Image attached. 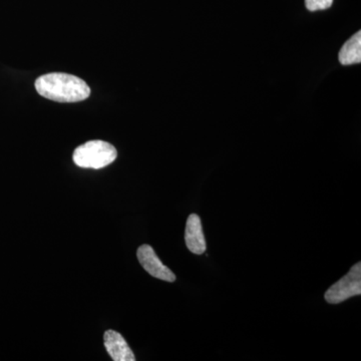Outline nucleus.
<instances>
[{
  "mask_svg": "<svg viewBox=\"0 0 361 361\" xmlns=\"http://www.w3.org/2000/svg\"><path fill=\"white\" fill-rule=\"evenodd\" d=\"M104 348L115 361H135L134 353L125 338L115 330H108L104 336Z\"/></svg>",
  "mask_w": 361,
  "mask_h": 361,
  "instance_id": "423d86ee",
  "label": "nucleus"
},
{
  "mask_svg": "<svg viewBox=\"0 0 361 361\" xmlns=\"http://www.w3.org/2000/svg\"><path fill=\"white\" fill-rule=\"evenodd\" d=\"M118 152L113 145L104 141H90L78 147L73 152L75 165L85 169H103L116 161Z\"/></svg>",
  "mask_w": 361,
  "mask_h": 361,
  "instance_id": "f03ea898",
  "label": "nucleus"
},
{
  "mask_svg": "<svg viewBox=\"0 0 361 361\" xmlns=\"http://www.w3.org/2000/svg\"><path fill=\"white\" fill-rule=\"evenodd\" d=\"M361 294V263H356L345 276L331 285L325 292L324 298L330 304H338Z\"/></svg>",
  "mask_w": 361,
  "mask_h": 361,
  "instance_id": "7ed1b4c3",
  "label": "nucleus"
},
{
  "mask_svg": "<svg viewBox=\"0 0 361 361\" xmlns=\"http://www.w3.org/2000/svg\"><path fill=\"white\" fill-rule=\"evenodd\" d=\"M185 242L187 248L196 255H202L207 250L205 236L200 217L197 214H192L187 220L185 230Z\"/></svg>",
  "mask_w": 361,
  "mask_h": 361,
  "instance_id": "39448f33",
  "label": "nucleus"
},
{
  "mask_svg": "<svg viewBox=\"0 0 361 361\" xmlns=\"http://www.w3.org/2000/svg\"><path fill=\"white\" fill-rule=\"evenodd\" d=\"M338 59L343 66L361 63V32H356L344 44L339 51Z\"/></svg>",
  "mask_w": 361,
  "mask_h": 361,
  "instance_id": "0eeeda50",
  "label": "nucleus"
},
{
  "mask_svg": "<svg viewBox=\"0 0 361 361\" xmlns=\"http://www.w3.org/2000/svg\"><path fill=\"white\" fill-rule=\"evenodd\" d=\"M40 96L58 103H78L90 96V87L82 78L63 73H47L35 80Z\"/></svg>",
  "mask_w": 361,
  "mask_h": 361,
  "instance_id": "f257e3e1",
  "label": "nucleus"
},
{
  "mask_svg": "<svg viewBox=\"0 0 361 361\" xmlns=\"http://www.w3.org/2000/svg\"><path fill=\"white\" fill-rule=\"evenodd\" d=\"M334 0H305L306 8L310 11H324L329 8Z\"/></svg>",
  "mask_w": 361,
  "mask_h": 361,
  "instance_id": "6e6552de",
  "label": "nucleus"
},
{
  "mask_svg": "<svg viewBox=\"0 0 361 361\" xmlns=\"http://www.w3.org/2000/svg\"><path fill=\"white\" fill-rule=\"evenodd\" d=\"M137 257L140 264L152 276L163 281L175 282L176 275L170 268L163 264L160 258L157 256L155 250L151 246L142 245L137 251Z\"/></svg>",
  "mask_w": 361,
  "mask_h": 361,
  "instance_id": "20e7f679",
  "label": "nucleus"
}]
</instances>
